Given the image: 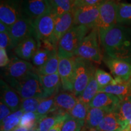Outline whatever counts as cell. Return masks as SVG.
I'll list each match as a JSON object with an SVG mask.
<instances>
[{
	"label": "cell",
	"instance_id": "6da1fadb",
	"mask_svg": "<svg viewBox=\"0 0 131 131\" xmlns=\"http://www.w3.org/2000/svg\"><path fill=\"white\" fill-rule=\"evenodd\" d=\"M98 34L106 55L112 58L131 59V27L117 24Z\"/></svg>",
	"mask_w": 131,
	"mask_h": 131
},
{
	"label": "cell",
	"instance_id": "7a4b0ae2",
	"mask_svg": "<svg viewBox=\"0 0 131 131\" xmlns=\"http://www.w3.org/2000/svg\"><path fill=\"white\" fill-rule=\"evenodd\" d=\"M91 30L84 26H73L58 42L57 52L59 58L75 57L77 49L88 33Z\"/></svg>",
	"mask_w": 131,
	"mask_h": 131
},
{
	"label": "cell",
	"instance_id": "3957f363",
	"mask_svg": "<svg viewBox=\"0 0 131 131\" xmlns=\"http://www.w3.org/2000/svg\"><path fill=\"white\" fill-rule=\"evenodd\" d=\"M18 93L22 99L39 97L45 98L40 78L37 72H32L24 77L7 83Z\"/></svg>",
	"mask_w": 131,
	"mask_h": 131
},
{
	"label": "cell",
	"instance_id": "277c9868",
	"mask_svg": "<svg viewBox=\"0 0 131 131\" xmlns=\"http://www.w3.org/2000/svg\"><path fill=\"white\" fill-rule=\"evenodd\" d=\"M100 38L96 28L92 29L83 39L77 49L75 57L89 60L100 64L103 61V55L100 47Z\"/></svg>",
	"mask_w": 131,
	"mask_h": 131
},
{
	"label": "cell",
	"instance_id": "5b68a950",
	"mask_svg": "<svg viewBox=\"0 0 131 131\" xmlns=\"http://www.w3.org/2000/svg\"><path fill=\"white\" fill-rule=\"evenodd\" d=\"M96 69L94 63L75 57V78L72 92L78 97L95 75Z\"/></svg>",
	"mask_w": 131,
	"mask_h": 131
},
{
	"label": "cell",
	"instance_id": "8992f818",
	"mask_svg": "<svg viewBox=\"0 0 131 131\" xmlns=\"http://www.w3.org/2000/svg\"><path fill=\"white\" fill-rule=\"evenodd\" d=\"M118 4L115 0H106L100 4L99 17L96 26L98 32L107 30L117 24Z\"/></svg>",
	"mask_w": 131,
	"mask_h": 131
},
{
	"label": "cell",
	"instance_id": "52a82bcc",
	"mask_svg": "<svg viewBox=\"0 0 131 131\" xmlns=\"http://www.w3.org/2000/svg\"><path fill=\"white\" fill-rule=\"evenodd\" d=\"M57 15L53 9L34 21L35 35L38 43L47 41L53 34Z\"/></svg>",
	"mask_w": 131,
	"mask_h": 131
},
{
	"label": "cell",
	"instance_id": "ba28073f",
	"mask_svg": "<svg viewBox=\"0 0 131 131\" xmlns=\"http://www.w3.org/2000/svg\"><path fill=\"white\" fill-rule=\"evenodd\" d=\"M36 71V69L30 62L14 57L10 62L4 69L3 78L7 83L14 80H18L24 77L26 75Z\"/></svg>",
	"mask_w": 131,
	"mask_h": 131
},
{
	"label": "cell",
	"instance_id": "9c48e42d",
	"mask_svg": "<svg viewBox=\"0 0 131 131\" xmlns=\"http://www.w3.org/2000/svg\"><path fill=\"white\" fill-rule=\"evenodd\" d=\"M99 6L100 4L73 8L74 26H84L91 30L96 28L100 14Z\"/></svg>",
	"mask_w": 131,
	"mask_h": 131
},
{
	"label": "cell",
	"instance_id": "30bf717a",
	"mask_svg": "<svg viewBox=\"0 0 131 131\" xmlns=\"http://www.w3.org/2000/svg\"><path fill=\"white\" fill-rule=\"evenodd\" d=\"M74 26L73 12L65 13L57 16L53 34L47 41L44 42L53 48L57 49L58 42L64 35Z\"/></svg>",
	"mask_w": 131,
	"mask_h": 131
},
{
	"label": "cell",
	"instance_id": "8fae6325",
	"mask_svg": "<svg viewBox=\"0 0 131 131\" xmlns=\"http://www.w3.org/2000/svg\"><path fill=\"white\" fill-rule=\"evenodd\" d=\"M103 61L109 69L114 78L124 82L131 78V59L124 60L103 55Z\"/></svg>",
	"mask_w": 131,
	"mask_h": 131
},
{
	"label": "cell",
	"instance_id": "7c38bea8",
	"mask_svg": "<svg viewBox=\"0 0 131 131\" xmlns=\"http://www.w3.org/2000/svg\"><path fill=\"white\" fill-rule=\"evenodd\" d=\"M9 34L16 46L19 42L27 38H35L34 21L23 14L18 20L10 26Z\"/></svg>",
	"mask_w": 131,
	"mask_h": 131
},
{
	"label": "cell",
	"instance_id": "4fadbf2b",
	"mask_svg": "<svg viewBox=\"0 0 131 131\" xmlns=\"http://www.w3.org/2000/svg\"><path fill=\"white\" fill-rule=\"evenodd\" d=\"M58 73L64 91L73 92L75 78V57L60 58Z\"/></svg>",
	"mask_w": 131,
	"mask_h": 131
},
{
	"label": "cell",
	"instance_id": "5bb4252c",
	"mask_svg": "<svg viewBox=\"0 0 131 131\" xmlns=\"http://www.w3.org/2000/svg\"><path fill=\"white\" fill-rule=\"evenodd\" d=\"M23 0H1L0 21L10 26L23 15Z\"/></svg>",
	"mask_w": 131,
	"mask_h": 131
},
{
	"label": "cell",
	"instance_id": "9a60e30c",
	"mask_svg": "<svg viewBox=\"0 0 131 131\" xmlns=\"http://www.w3.org/2000/svg\"><path fill=\"white\" fill-rule=\"evenodd\" d=\"M22 6L23 14L34 21L52 9L50 3L43 0H23Z\"/></svg>",
	"mask_w": 131,
	"mask_h": 131
},
{
	"label": "cell",
	"instance_id": "2e32d148",
	"mask_svg": "<svg viewBox=\"0 0 131 131\" xmlns=\"http://www.w3.org/2000/svg\"><path fill=\"white\" fill-rule=\"evenodd\" d=\"M1 101L12 110L13 112L21 108L22 98L18 93L6 81L1 79Z\"/></svg>",
	"mask_w": 131,
	"mask_h": 131
},
{
	"label": "cell",
	"instance_id": "e0dca14e",
	"mask_svg": "<svg viewBox=\"0 0 131 131\" xmlns=\"http://www.w3.org/2000/svg\"><path fill=\"white\" fill-rule=\"evenodd\" d=\"M121 100L118 96L106 92H99L89 103L90 107L102 108L111 112H115Z\"/></svg>",
	"mask_w": 131,
	"mask_h": 131
},
{
	"label": "cell",
	"instance_id": "ac0fdd59",
	"mask_svg": "<svg viewBox=\"0 0 131 131\" xmlns=\"http://www.w3.org/2000/svg\"><path fill=\"white\" fill-rule=\"evenodd\" d=\"M38 44L34 37H30L22 40L14 49L16 57L25 61H30L37 51Z\"/></svg>",
	"mask_w": 131,
	"mask_h": 131
},
{
	"label": "cell",
	"instance_id": "d6986e66",
	"mask_svg": "<svg viewBox=\"0 0 131 131\" xmlns=\"http://www.w3.org/2000/svg\"><path fill=\"white\" fill-rule=\"evenodd\" d=\"M54 100L57 110L68 113L78 101V98L72 92L65 91L57 93L54 96Z\"/></svg>",
	"mask_w": 131,
	"mask_h": 131
},
{
	"label": "cell",
	"instance_id": "ffe728a7",
	"mask_svg": "<svg viewBox=\"0 0 131 131\" xmlns=\"http://www.w3.org/2000/svg\"><path fill=\"white\" fill-rule=\"evenodd\" d=\"M39 76L44 91L45 98L55 96L58 92L59 88L61 85L58 73L47 75H39Z\"/></svg>",
	"mask_w": 131,
	"mask_h": 131
},
{
	"label": "cell",
	"instance_id": "44dd1931",
	"mask_svg": "<svg viewBox=\"0 0 131 131\" xmlns=\"http://www.w3.org/2000/svg\"><path fill=\"white\" fill-rule=\"evenodd\" d=\"M57 49H55L47 45L41 43L38 44L37 51L33 55L30 61L36 70L42 66L52 56L53 51Z\"/></svg>",
	"mask_w": 131,
	"mask_h": 131
},
{
	"label": "cell",
	"instance_id": "7402d4cb",
	"mask_svg": "<svg viewBox=\"0 0 131 131\" xmlns=\"http://www.w3.org/2000/svg\"><path fill=\"white\" fill-rule=\"evenodd\" d=\"M115 112L122 127H127L131 121V96L122 100Z\"/></svg>",
	"mask_w": 131,
	"mask_h": 131
},
{
	"label": "cell",
	"instance_id": "603a6c76",
	"mask_svg": "<svg viewBox=\"0 0 131 131\" xmlns=\"http://www.w3.org/2000/svg\"><path fill=\"white\" fill-rule=\"evenodd\" d=\"M117 80L118 82L116 84H109L104 88H100L99 89V92L112 94L114 95L118 96L121 100L127 96H131V92L129 82Z\"/></svg>",
	"mask_w": 131,
	"mask_h": 131
},
{
	"label": "cell",
	"instance_id": "cb8c5ba5",
	"mask_svg": "<svg viewBox=\"0 0 131 131\" xmlns=\"http://www.w3.org/2000/svg\"><path fill=\"white\" fill-rule=\"evenodd\" d=\"M109 112L108 111L102 108L89 107L85 119L84 126L88 129L97 128L101 121Z\"/></svg>",
	"mask_w": 131,
	"mask_h": 131
},
{
	"label": "cell",
	"instance_id": "d4e9b609",
	"mask_svg": "<svg viewBox=\"0 0 131 131\" xmlns=\"http://www.w3.org/2000/svg\"><path fill=\"white\" fill-rule=\"evenodd\" d=\"M59 61H60V58L58 57L57 49H56L54 50L52 56L49 59L48 61L42 66L36 70V72L40 75H52L57 73Z\"/></svg>",
	"mask_w": 131,
	"mask_h": 131
},
{
	"label": "cell",
	"instance_id": "484cf974",
	"mask_svg": "<svg viewBox=\"0 0 131 131\" xmlns=\"http://www.w3.org/2000/svg\"><path fill=\"white\" fill-rule=\"evenodd\" d=\"M119 128H122V126L115 112L107 113L97 127L100 131H115Z\"/></svg>",
	"mask_w": 131,
	"mask_h": 131
},
{
	"label": "cell",
	"instance_id": "4316f807",
	"mask_svg": "<svg viewBox=\"0 0 131 131\" xmlns=\"http://www.w3.org/2000/svg\"><path fill=\"white\" fill-rule=\"evenodd\" d=\"M24 112L21 109L13 112L1 122V131H12L18 126Z\"/></svg>",
	"mask_w": 131,
	"mask_h": 131
},
{
	"label": "cell",
	"instance_id": "83f0119b",
	"mask_svg": "<svg viewBox=\"0 0 131 131\" xmlns=\"http://www.w3.org/2000/svg\"><path fill=\"white\" fill-rule=\"evenodd\" d=\"M99 86L94 75L89 81L86 89L78 97V100L86 104H89L94 96L99 92Z\"/></svg>",
	"mask_w": 131,
	"mask_h": 131
},
{
	"label": "cell",
	"instance_id": "f1b7e54d",
	"mask_svg": "<svg viewBox=\"0 0 131 131\" xmlns=\"http://www.w3.org/2000/svg\"><path fill=\"white\" fill-rule=\"evenodd\" d=\"M117 24L131 25V4L118 3L117 9Z\"/></svg>",
	"mask_w": 131,
	"mask_h": 131
},
{
	"label": "cell",
	"instance_id": "f546056e",
	"mask_svg": "<svg viewBox=\"0 0 131 131\" xmlns=\"http://www.w3.org/2000/svg\"><path fill=\"white\" fill-rule=\"evenodd\" d=\"M54 96H55L42 98L41 100L36 112L39 115L43 117L57 111V108L55 104Z\"/></svg>",
	"mask_w": 131,
	"mask_h": 131
},
{
	"label": "cell",
	"instance_id": "4dcf8cb0",
	"mask_svg": "<svg viewBox=\"0 0 131 131\" xmlns=\"http://www.w3.org/2000/svg\"><path fill=\"white\" fill-rule=\"evenodd\" d=\"M52 9L57 16L73 11V0H50Z\"/></svg>",
	"mask_w": 131,
	"mask_h": 131
},
{
	"label": "cell",
	"instance_id": "1f68e13d",
	"mask_svg": "<svg viewBox=\"0 0 131 131\" xmlns=\"http://www.w3.org/2000/svg\"><path fill=\"white\" fill-rule=\"evenodd\" d=\"M41 117L37 112H25L21 117L19 126L26 127L29 130L35 128L37 127Z\"/></svg>",
	"mask_w": 131,
	"mask_h": 131
},
{
	"label": "cell",
	"instance_id": "d6a6232c",
	"mask_svg": "<svg viewBox=\"0 0 131 131\" xmlns=\"http://www.w3.org/2000/svg\"><path fill=\"white\" fill-rule=\"evenodd\" d=\"M89 107V104H86L78 100L77 103L75 104L72 109L68 112V114L70 117L75 119L85 121Z\"/></svg>",
	"mask_w": 131,
	"mask_h": 131
},
{
	"label": "cell",
	"instance_id": "836d02e7",
	"mask_svg": "<svg viewBox=\"0 0 131 131\" xmlns=\"http://www.w3.org/2000/svg\"><path fill=\"white\" fill-rule=\"evenodd\" d=\"M95 77L100 89L109 84H116L118 82L117 80L113 78L111 74L101 69H96Z\"/></svg>",
	"mask_w": 131,
	"mask_h": 131
},
{
	"label": "cell",
	"instance_id": "e575fe53",
	"mask_svg": "<svg viewBox=\"0 0 131 131\" xmlns=\"http://www.w3.org/2000/svg\"><path fill=\"white\" fill-rule=\"evenodd\" d=\"M84 124L85 121L75 119L69 115L63 122L61 131H81Z\"/></svg>",
	"mask_w": 131,
	"mask_h": 131
},
{
	"label": "cell",
	"instance_id": "d590c367",
	"mask_svg": "<svg viewBox=\"0 0 131 131\" xmlns=\"http://www.w3.org/2000/svg\"><path fill=\"white\" fill-rule=\"evenodd\" d=\"M42 98L39 97H32L22 99L21 108L23 112H36L40 101Z\"/></svg>",
	"mask_w": 131,
	"mask_h": 131
},
{
	"label": "cell",
	"instance_id": "8d00e7d4",
	"mask_svg": "<svg viewBox=\"0 0 131 131\" xmlns=\"http://www.w3.org/2000/svg\"><path fill=\"white\" fill-rule=\"evenodd\" d=\"M15 45L9 33H0V48L5 49L7 50L15 49Z\"/></svg>",
	"mask_w": 131,
	"mask_h": 131
},
{
	"label": "cell",
	"instance_id": "74e56055",
	"mask_svg": "<svg viewBox=\"0 0 131 131\" xmlns=\"http://www.w3.org/2000/svg\"><path fill=\"white\" fill-rule=\"evenodd\" d=\"M10 62L7 53V50L5 49L0 48V67L6 68Z\"/></svg>",
	"mask_w": 131,
	"mask_h": 131
},
{
	"label": "cell",
	"instance_id": "f35d334b",
	"mask_svg": "<svg viewBox=\"0 0 131 131\" xmlns=\"http://www.w3.org/2000/svg\"><path fill=\"white\" fill-rule=\"evenodd\" d=\"M12 113V110L4 103L1 101L0 102V120L1 122Z\"/></svg>",
	"mask_w": 131,
	"mask_h": 131
},
{
	"label": "cell",
	"instance_id": "ab89813d",
	"mask_svg": "<svg viewBox=\"0 0 131 131\" xmlns=\"http://www.w3.org/2000/svg\"><path fill=\"white\" fill-rule=\"evenodd\" d=\"M106 0H80L73 8L81 6H95L99 5Z\"/></svg>",
	"mask_w": 131,
	"mask_h": 131
},
{
	"label": "cell",
	"instance_id": "60d3db41",
	"mask_svg": "<svg viewBox=\"0 0 131 131\" xmlns=\"http://www.w3.org/2000/svg\"><path fill=\"white\" fill-rule=\"evenodd\" d=\"M9 30L10 26L2 21H0V33H9Z\"/></svg>",
	"mask_w": 131,
	"mask_h": 131
},
{
	"label": "cell",
	"instance_id": "b9f144b4",
	"mask_svg": "<svg viewBox=\"0 0 131 131\" xmlns=\"http://www.w3.org/2000/svg\"><path fill=\"white\" fill-rule=\"evenodd\" d=\"M64 122V121H62V122H58V123L55 124L53 127H52L51 129H49L48 131H61L62 126H63Z\"/></svg>",
	"mask_w": 131,
	"mask_h": 131
},
{
	"label": "cell",
	"instance_id": "7bdbcfd3",
	"mask_svg": "<svg viewBox=\"0 0 131 131\" xmlns=\"http://www.w3.org/2000/svg\"><path fill=\"white\" fill-rule=\"evenodd\" d=\"M29 130L28 129L26 128V127H22V126H17L16 128H15L12 131H29Z\"/></svg>",
	"mask_w": 131,
	"mask_h": 131
},
{
	"label": "cell",
	"instance_id": "ee69618b",
	"mask_svg": "<svg viewBox=\"0 0 131 131\" xmlns=\"http://www.w3.org/2000/svg\"><path fill=\"white\" fill-rule=\"evenodd\" d=\"M115 131H129V130L128 127L127 126L126 127H124V128H123V127H122V128H119Z\"/></svg>",
	"mask_w": 131,
	"mask_h": 131
},
{
	"label": "cell",
	"instance_id": "f6af8a7d",
	"mask_svg": "<svg viewBox=\"0 0 131 131\" xmlns=\"http://www.w3.org/2000/svg\"><path fill=\"white\" fill-rule=\"evenodd\" d=\"M80 0H73V7L76 5L77 3L79 2Z\"/></svg>",
	"mask_w": 131,
	"mask_h": 131
},
{
	"label": "cell",
	"instance_id": "bcb514c9",
	"mask_svg": "<svg viewBox=\"0 0 131 131\" xmlns=\"http://www.w3.org/2000/svg\"><path fill=\"white\" fill-rule=\"evenodd\" d=\"M88 131H100L97 128H91L89 129Z\"/></svg>",
	"mask_w": 131,
	"mask_h": 131
},
{
	"label": "cell",
	"instance_id": "7dc6e473",
	"mask_svg": "<svg viewBox=\"0 0 131 131\" xmlns=\"http://www.w3.org/2000/svg\"><path fill=\"white\" fill-rule=\"evenodd\" d=\"M127 127H128L129 131H131V121L130 122V123H129V124H128V126H127Z\"/></svg>",
	"mask_w": 131,
	"mask_h": 131
},
{
	"label": "cell",
	"instance_id": "c3c4849f",
	"mask_svg": "<svg viewBox=\"0 0 131 131\" xmlns=\"http://www.w3.org/2000/svg\"><path fill=\"white\" fill-rule=\"evenodd\" d=\"M29 131H39V130H38V129L37 127H35V128L30 129V130H29Z\"/></svg>",
	"mask_w": 131,
	"mask_h": 131
},
{
	"label": "cell",
	"instance_id": "681fc988",
	"mask_svg": "<svg viewBox=\"0 0 131 131\" xmlns=\"http://www.w3.org/2000/svg\"><path fill=\"white\" fill-rule=\"evenodd\" d=\"M129 82V87H130V92H131V78L129 80V81H128Z\"/></svg>",
	"mask_w": 131,
	"mask_h": 131
},
{
	"label": "cell",
	"instance_id": "f907efd6",
	"mask_svg": "<svg viewBox=\"0 0 131 131\" xmlns=\"http://www.w3.org/2000/svg\"><path fill=\"white\" fill-rule=\"evenodd\" d=\"M87 129L86 127H85V126H84V127H83V129H81V131H88V130H87V129Z\"/></svg>",
	"mask_w": 131,
	"mask_h": 131
},
{
	"label": "cell",
	"instance_id": "816d5d0a",
	"mask_svg": "<svg viewBox=\"0 0 131 131\" xmlns=\"http://www.w3.org/2000/svg\"><path fill=\"white\" fill-rule=\"evenodd\" d=\"M43 1H47V2H49L50 3V0H43Z\"/></svg>",
	"mask_w": 131,
	"mask_h": 131
},
{
	"label": "cell",
	"instance_id": "f5cc1de1",
	"mask_svg": "<svg viewBox=\"0 0 131 131\" xmlns=\"http://www.w3.org/2000/svg\"><path fill=\"white\" fill-rule=\"evenodd\" d=\"M118 1H119V0H118Z\"/></svg>",
	"mask_w": 131,
	"mask_h": 131
}]
</instances>
